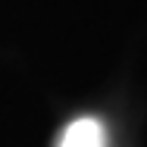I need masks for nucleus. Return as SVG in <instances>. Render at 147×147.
<instances>
[{"instance_id": "f257e3e1", "label": "nucleus", "mask_w": 147, "mask_h": 147, "mask_svg": "<svg viewBox=\"0 0 147 147\" xmlns=\"http://www.w3.org/2000/svg\"><path fill=\"white\" fill-rule=\"evenodd\" d=\"M59 147H103V125L97 119H75L66 131Z\"/></svg>"}]
</instances>
